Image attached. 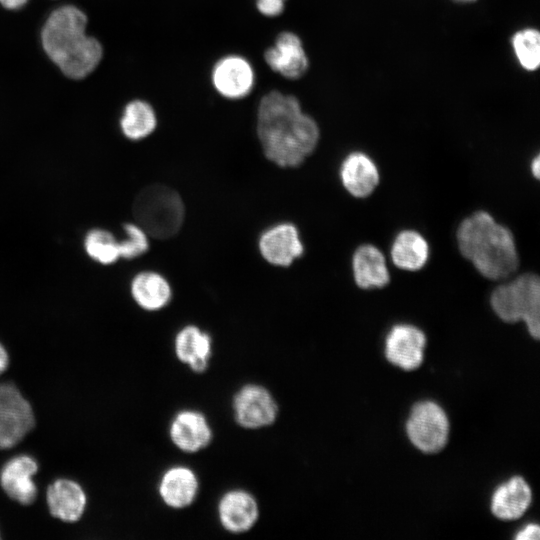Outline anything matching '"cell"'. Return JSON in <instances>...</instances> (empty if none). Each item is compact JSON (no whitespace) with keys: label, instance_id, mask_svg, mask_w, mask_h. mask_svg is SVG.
<instances>
[{"label":"cell","instance_id":"obj_1","mask_svg":"<svg viewBox=\"0 0 540 540\" xmlns=\"http://www.w3.org/2000/svg\"><path fill=\"white\" fill-rule=\"evenodd\" d=\"M256 131L263 152L280 167H297L315 150L320 131L299 100L274 90L258 105Z\"/></svg>","mask_w":540,"mask_h":540},{"label":"cell","instance_id":"obj_2","mask_svg":"<svg viewBox=\"0 0 540 540\" xmlns=\"http://www.w3.org/2000/svg\"><path fill=\"white\" fill-rule=\"evenodd\" d=\"M456 237L461 254L482 276L499 280L517 270L519 256L514 236L488 212L477 211L465 218Z\"/></svg>","mask_w":540,"mask_h":540},{"label":"cell","instance_id":"obj_3","mask_svg":"<svg viewBox=\"0 0 540 540\" xmlns=\"http://www.w3.org/2000/svg\"><path fill=\"white\" fill-rule=\"evenodd\" d=\"M87 18L75 6H63L47 19L42 44L50 59L74 79L91 73L102 57L101 44L85 33Z\"/></svg>","mask_w":540,"mask_h":540},{"label":"cell","instance_id":"obj_4","mask_svg":"<svg viewBox=\"0 0 540 540\" xmlns=\"http://www.w3.org/2000/svg\"><path fill=\"white\" fill-rule=\"evenodd\" d=\"M132 212L136 223L157 239L174 236L180 230L185 215L180 195L161 184L143 188L134 198Z\"/></svg>","mask_w":540,"mask_h":540},{"label":"cell","instance_id":"obj_5","mask_svg":"<svg viewBox=\"0 0 540 540\" xmlns=\"http://www.w3.org/2000/svg\"><path fill=\"white\" fill-rule=\"evenodd\" d=\"M490 303L496 315L507 323L525 322L530 335L540 336V280L526 273L494 289Z\"/></svg>","mask_w":540,"mask_h":540},{"label":"cell","instance_id":"obj_6","mask_svg":"<svg viewBox=\"0 0 540 540\" xmlns=\"http://www.w3.org/2000/svg\"><path fill=\"white\" fill-rule=\"evenodd\" d=\"M406 432L411 443L424 453H436L447 443L449 422L444 410L436 403H417L407 420Z\"/></svg>","mask_w":540,"mask_h":540},{"label":"cell","instance_id":"obj_7","mask_svg":"<svg viewBox=\"0 0 540 540\" xmlns=\"http://www.w3.org/2000/svg\"><path fill=\"white\" fill-rule=\"evenodd\" d=\"M233 411L235 420L241 427L258 429L274 423L278 415V405L265 387L247 384L235 394Z\"/></svg>","mask_w":540,"mask_h":540},{"label":"cell","instance_id":"obj_8","mask_svg":"<svg viewBox=\"0 0 540 540\" xmlns=\"http://www.w3.org/2000/svg\"><path fill=\"white\" fill-rule=\"evenodd\" d=\"M425 345L423 331L410 324H397L387 334L385 356L393 365L411 371L421 365Z\"/></svg>","mask_w":540,"mask_h":540},{"label":"cell","instance_id":"obj_9","mask_svg":"<svg viewBox=\"0 0 540 540\" xmlns=\"http://www.w3.org/2000/svg\"><path fill=\"white\" fill-rule=\"evenodd\" d=\"M266 64L281 76L295 80L308 70L309 60L300 37L291 32H281L273 46L264 52Z\"/></svg>","mask_w":540,"mask_h":540},{"label":"cell","instance_id":"obj_10","mask_svg":"<svg viewBox=\"0 0 540 540\" xmlns=\"http://www.w3.org/2000/svg\"><path fill=\"white\" fill-rule=\"evenodd\" d=\"M254 70L250 62L239 55H227L214 65L212 83L216 91L228 99H241L254 85Z\"/></svg>","mask_w":540,"mask_h":540},{"label":"cell","instance_id":"obj_11","mask_svg":"<svg viewBox=\"0 0 540 540\" xmlns=\"http://www.w3.org/2000/svg\"><path fill=\"white\" fill-rule=\"evenodd\" d=\"M34 424L32 407L15 386L0 405V450L19 443Z\"/></svg>","mask_w":540,"mask_h":540},{"label":"cell","instance_id":"obj_12","mask_svg":"<svg viewBox=\"0 0 540 540\" xmlns=\"http://www.w3.org/2000/svg\"><path fill=\"white\" fill-rule=\"evenodd\" d=\"M258 246L268 263L281 267L290 266L304 252L299 232L291 223H280L265 230Z\"/></svg>","mask_w":540,"mask_h":540},{"label":"cell","instance_id":"obj_13","mask_svg":"<svg viewBox=\"0 0 540 540\" xmlns=\"http://www.w3.org/2000/svg\"><path fill=\"white\" fill-rule=\"evenodd\" d=\"M173 444L187 453L204 449L212 440L211 427L204 416L196 410L178 412L169 427Z\"/></svg>","mask_w":540,"mask_h":540},{"label":"cell","instance_id":"obj_14","mask_svg":"<svg viewBox=\"0 0 540 540\" xmlns=\"http://www.w3.org/2000/svg\"><path fill=\"white\" fill-rule=\"evenodd\" d=\"M221 525L231 533L250 530L259 516V507L254 496L240 489L226 492L218 504Z\"/></svg>","mask_w":540,"mask_h":540},{"label":"cell","instance_id":"obj_15","mask_svg":"<svg viewBox=\"0 0 540 540\" xmlns=\"http://www.w3.org/2000/svg\"><path fill=\"white\" fill-rule=\"evenodd\" d=\"M340 179L349 194L356 198L371 195L379 184L380 175L376 163L359 151L348 154L340 166Z\"/></svg>","mask_w":540,"mask_h":540},{"label":"cell","instance_id":"obj_16","mask_svg":"<svg viewBox=\"0 0 540 540\" xmlns=\"http://www.w3.org/2000/svg\"><path fill=\"white\" fill-rule=\"evenodd\" d=\"M37 470V463L30 456L14 457L2 468L0 484L10 498L28 505L35 500L37 495V488L33 481Z\"/></svg>","mask_w":540,"mask_h":540},{"label":"cell","instance_id":"obj_17","mask_svg":"<svg viewBox=\"0 0 540 540\" xmlns=\"http://www.w3.org/2000/svg\"><path fill=\"white\" fill-rule=\"evenodd\" d=\"M352 271L355 283L361 289L382 288L390 280L385 256L372 244H363L355 250Z\"/></svg>","mask_w":540,"mask_h":540},{"label":"cell","instance_id":"obj_18","mask_svg":"<svg viewBox=\"0 0 540 540\" xmlns=\"http://www.w3.org/2000/svg\"><path fill=\"white\" fill-rule=\"evenodd\" d=\"M199 482L193 470L174 466L164 472L159 482V494L164 503L175 509L189 506L196 498Z\"/></svg>","mask_w":540,"mask_h":540},{"label":"cell","instance_id":"obj_19","mask_svg":"<svg viewBox=\"0 0 540 540\" xmlns=\"http://www.w3.org/2000/svg\"><path fill=\"white\" fill-rule=\"evenodd\" d=\"M177 358L196 373L204 372L212 355V340L208 333L195 325L182 328L175 337Z\"/></svg>","mask_w":540,"mask_h":540},{"label":"cell","instance_id":"obj_20","mask_svg":"<svg viewBox=\"0 0 540 540\" xmlns=\"http://www.w3.org/2000/svg\"><path fill=\"white\" fill-rule=\"evenodd\" d=\"M531 501L532 492L528 483L522 477L515 476L495 490L491 511L501 520H515L525 513Z\"/></svg>","mask_w":540,"mask_h":540},{"label":"cell","instance_id":"obj_21","mask_svg":"<svg viewBox=\"0 0 540 540\" xmlns=\"http://www.w3.org/2000/svg\"><path fill=\"white\" fill-rule=\"evenodd\" d=\"M50 513L63 521H77L86 506V496L81 486L68 479L53 482L47 490Z\"/></svg>","mask_w":540,"mask_h":540},{"label":"cell","instance_id":"obj_22","mask_svg":"<svg viewBox=\"0 0 540 540\" xmlns=\"http://www.w3.org/2000/svg\"><path fill=\"white\" fill-rule=\"evenodd\" d=\"M130 292L138 306L147 311L164 308L172 297L169 282L161 274L153 271L136 274L131 280Z\"/></svg>","mask_w":540,"mask_h":540},{"label":"cell","instance_id":"obj_23","mask_svg":"<svg viewBox=\"0 0 540 540\" xmlns=\"http://www.w3.org/2000/svg\"><path fill=\"white\" fill-rule=\"evenodd\" d=\"M391 259L395 266L407 271L423 268L429 258V244L417 231L403 230L391 246Z\"/></svg>","mask_w":540,"mask_h":540},{"label":"cell","instance_id":"obj_24","mask_svg":"<svg viewBox=\"0 0 540 540\" xmlns=\"http://www.w3.org/2000/svg\"><path fill=\"white\" fill-rule=\"evenodd\" d=\"M157 126L153 107L142 100H134L126 105L120 120V127L130 140H141L149 136Z\"/></svg>","mask_w":540,"mask_h":540},{"label":"cell","instance_id":"obj_25","mask_svg":"<svg viewBox=\"0 0 540 540\" xmlns=\"http://www.w3.org/2000/svg\"><path fill=\"white\" fill-rule=\"evenodd\" d=\"M86 255L101 265H111L120 259L119 240L108 230L92 228L84 236Z\"/></svg>","mask_w":540,"mask_h":540},{"label":"cell","instance_id":"obj_26","mask_svg":"<svg viewBox=\"0 0 540 540\" xmlns=\"http://www.w3.org/2000/svg\"><path fill=\"white\" fill-rule=\"evenodd\" d=\"M512 46L520 65L534 71L540 64V35L536 29L527 28L517 33L512 38Z\"/></svg>","mask_w":540,"mask_h":540},{"label":"cell","instance_id":"obj_27","mask_svg":"<svg viewBox=\"0 0 540 540\" xmlns=\"http://www.w3.org/2000/svg\"><path fill=\"white\" fill-rule=\"evenodd\" d=\"M125 238L119 241L120 258L134 259L149 249L147 232L137 223H126L123 227Z\"/></svg>","mask_w":540,"mask_h":540},{"label":"cell","instance_id":"obj_28","mask_svg":"<svg viewBox=\"0 0 540 540\" xmlns=\"http://www.w3.org/2000/svg\"><path fill=\"white\" fill-rule=\"evenodd\" d=\"M257 10L264 16L275 17L285 8V0H256Z\"/></svg>","mask_w":540,"mask_h":540},{"label":"cell","instance_id":"obj_29","mask_svg":"<svg viewBox=\"0 0 540 540\" xmlns=\"http://www.w3.org/2000/svg\"><path fill=\"white\" fill-rule=\"evenodd\" d=\"M539 537L540 528L537 524H529L515 535L516 540H537Z\"/></svg>","mask_w":540,"mask_h":540},{"label":"cell","instance_id":"obj_30","mask_svg":"<svg viewBox=\"0 0 540 540\" xmlns=\"http://www.w3.org/2000/svg\"><path fill=\"white\" fill-rule=\"evenodd\" d=\"M9 363V358L6 349L4 346L0 343V374H2Z\"/></svg>","mask_w":540,"mask_h":540},{"label":"cell","instance_id":"obj_31","mask_svg":"<svg viewBox=\"0 0 540 540\" xmlns=\"http://www.w3.org/2000/svg\"><path fill=\"white\" fill-rule=\"evenodd\" d=\"M27 0H0V3L9 9H16L26 3Z\"/></svg>","mask_w":540,"mask_h":540},{"label":"cell","instance_id":"obj_32","mask_svg":"<svg viewBox=\"0 0 540 540\" xmlns=\"http://www.w3.org/2000/svg\"><path fill=\"white\" fill-rule=\"evenodd\" d=\"M14 386L15 385H13L11 383H6V384L0 385V405L5 400V398L8 396V394L10 393V391L13 389Z\"/></svg>","mask_w":540,"mask_h":540},{"label":"cell","instance_id":"obj_33","mask_svg":"<svg viewBox=\"0 0 540 540\" xmlns=\"http://www.w3.org/2000/svg\"><path fill=\"white\" fill-rule=\"evenodd\" d=\"M531 172L533 176L538 179L540 174V160L539 155H536V157L531 162Z\"/></svg>","mask_w":540,"mask_h":540},{"label":"cell","instance_id":"obj_34","mask_svg":"<svg viewBox=\"0 0 540 540\" xmlns=\"http://www.w3.org/2000/svg\"><path fill=\"white\" fill-rule=\"evenodd\" d=\"M456 1H459V2H472V1H475V0H456Z\"/></svg>","mask_w":540,"mask_h":540}]
</instances>
